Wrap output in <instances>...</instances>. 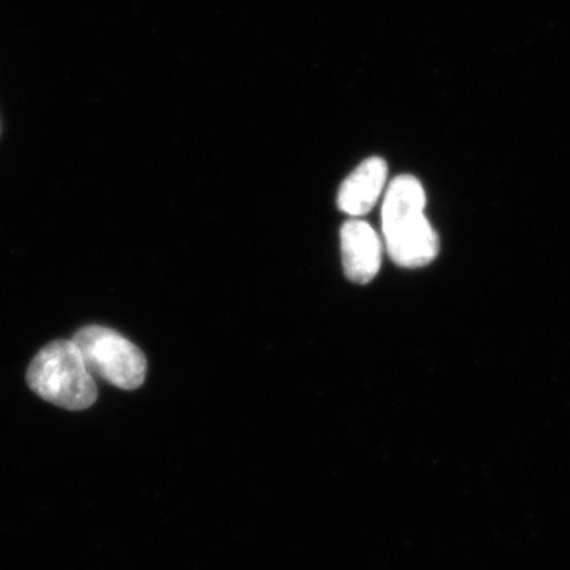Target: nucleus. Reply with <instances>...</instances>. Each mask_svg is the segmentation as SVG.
<instances>
[{"mask_svg": "<svg viewBox=\"0 0 570 570\" xmlns=\"http://www.w3.org/2000/svg\"><path fill=\"white\" fill-rule=\"evenodd\" d=\"M426 195L414 176L390 183L382 205V232L390 258L404 268L431 264L439 253V236L425 216Z\"/></svg>", "mask_w": 570, "mask_h": 570, "instance_id": "obj_1", "label": "nucleus"}, {"mask_svg": "<svg viewBox=\"0 0 570 570\" xmlns=\"http://www.w3.org/2000/svg\"><path fill=\"white\" fill-rule=\"evenodd\" d=\"M28 384L45 401L67 411H85L99 395L73 341H52L41 348L29 366Z\"/></svg>", "mask_w": 570, "mask_h": 570, "instance_id": "obj_2", "label": "nucleus"}, {"mask_svg": "<svg viewBox=\"0 0 570 570\" xmlns=\"http://www.w3.org/2000/svg\"><path fill=\"white\" fill-rule=\"evenodd\" d=\"M86 367L94 379H102L121 390L141 387L146 377V358L140 348L107 326L89 325L73 336Z\"/></svg>", "mask_w": 570, "mask_h": 570, "instance_id": "obj_3", "label": "nucleus"}, {"mask_svg": "<svg viewBox=\"0 0 570 570\" xmlns=\"http://www.w3.org/2000/svg\"><path fill=\"white\" fill-rule=\"evenodd\" d=\"M344 272L352 283L367 284L376 277L382 264V243L365 220L352 219L341 228Z\"/></svg>", "mask_w": 570, "mask_h": 570, "instance_id": "obj_4", "label": "nucleus"}, {"mask_svg": "<svg viewBox=\"0 0 570 570\" xmlns=\"http://www.w3.org/2000/svg\"><path fill=\"white\" fill-rule=\"evenodd\" d=\"M389 167L382 157H370L358 165L337 194V206L348 216H363L376 206L384 193Z\"/></svg>", "mask_w": 570, "mask_h": 570, "instance_id": "obj_5", "label": "nucleus"}]
</instances>
